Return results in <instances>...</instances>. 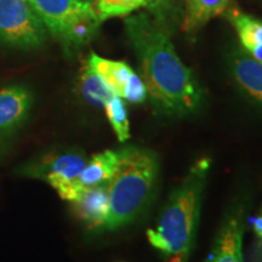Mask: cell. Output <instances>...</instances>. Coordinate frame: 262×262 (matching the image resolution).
Returning a JSON list of instances; mask_svg holds the SVG:
<instances>
[{"label":"cell","mask_w":262,"mask_h":262,"mask_svg":"<svg viewBox=\"0 0 262 262\" xmlns=\"http://www.w3.org/2000/svg\"><path fill=\"white\" fill-rule=\"evenodd\" d=\"M147 96H148V93H147V88L142 78L134 72L127 80L125 89L122 94V98H125L126 101L133 103H142L146 101Z\"/></svg>","instance_id":"d6986e66"},{"label":"cell","mask_w":262,"mask_h":262,"mask_svg":"<svg viewBox=\"0 0 262 262\" xmlns=\"http://www.w3.org/2000/svg\"><path fill=\"white\" fill-rule=\"evenodd\" d=\"M45 40V25L29 0H0V41L37 48Z\"/></svg>","instance_id":"277c9868"},{"label":"cell","mask_w":262,"mask_h":262,"mask_svg":"<svg viewBox=\"0 0 262 262\" xmlns=\"http://www.w3.org/2000/svg\"><path fill=\"white\" fill-rule=\"evenodd\" d=\"M29 3L56 38L73 19L94 9L93 4L79 0H29Z\"/></svg>","instance_id":"8992f818"},{"label":"cell","mask_w":262,"mask_h":262,"mask_svg":"<svg viewBox=\"0 0 262 262\" xmlns=\"http://www.w3.org/2000/svg\"><path fill=\"white\" fill-rule=\"evenodd\" d=\"M118 153V168L108 185L110 214L106 229L124 227L143 211L152 195L159 170L158 159L152 150L126 146Z\"/></svg>","instance_id":"3957f363"},{"label":"cell","mask_w":262,"mask_h":262,"mask_svg":"<svg viewBox=\"0 0 262 262\" xmlns=\"http://www.w3.org/2000/svg\"><path fill=\"white\" fill-rule=\"evenodd\" d=\"M31 94L22 86H8L0 90V136L8 135L27 116Z\"/></svg>","instance_id":"30bf717a"},{"label":"cell","mask_w":262,"mask_h":262,"mask_svg":"<svg viewBox=\"0 0 262 262\" xmlns=\"http://www.w3.org/2000/svg\"><path fill=\"white\" fill-rule=\"evenodd\" d=\"M101 22L102 21L98 17L96 10L94 8L73 19L57 35V38L60 39L66 50L72 52L88 44L94 38Z\"/></svg>","instance_id":"8fae6325"},{"label":"cell","mask_w":262,"mask_h":262,"mask_svg":"<svg viewBox=\"0 0 262 262\" xmlns=\"http://www.w3.org/2000/svg\"><path fill=\"white\" fill-rule=\"evenodd\" d=\"M229 19L237 29L239 40L247 52H253L262 45V19L232 9Z\"/></svg>","instance_id":"2e32d148"},{"label":"cell","mask_w":262,"mask_h":262,"mask_svg":"<svg viewBox=\"0 0 262 262\" xmlns=\"http://www.w3.org/2000/svg\"><path fill=\"white\" fill-rule=\"evenodd\" d=\"M88 63L103 78V80L106 81L108 86L113 90V93L117 96L122 97L127 80H129L130 75L134 73L133 68L129 64L122 61L107 60V58L100 57L96 54L90 55Z\"/></svg>","instance_id":"4fadbf2b"},{"label":"cell","mask_w":262,"mask_h":262,"mask_svg":"<svg viewBox=\"0 0 262 262\" xmlns=\"http://www.w3.org/2000/svg\"><path fill=\"white\" fill-rule=\"evenodd\" d=\"M81 3H89V4H93L95 5V3H96V0H79Z\"/></svg>","instance_id":"7402d4cb"},{"label":"cell","mask_w":262,"mask_h":262,"mask_svg":"<svg viewBox=\"0 0 262 262\" xmlns=\"http://www.w3.org/2000/svg\"><path fill=\"white\" fill-rule=\"evenodd\" d=\"M229 70L238 86L255 103L262 106V63L249 52L235 49L229 56Z\"/></svg>","instance_id":"ba28073f"},{"label":"cell","mask_w":262,"mask_h":262,"mask_svg":"<svg viewBox=\"0 0 262 262\" xmlns=\"http://www.w3.org/2000/svg\"><path fill=\"white\" fill-rule=\"evenodd\" d=\"M147 2H148V0H147ZM147 2H146V3H147Z\"/></svg>","instance_id":"603a6c76"},{"label":"cell","mask_w":262,"mask_h":262,"mask_svg":"<svg viewBox=\"0 0 262 262\" xmlns=\"http://www.w3.org/2000/svg\"><path fill=\"white\" fill-rule=\"evenodd\" d=\"M243 234V216L241 211H234L221 227L206 262H244Z\"/></svg>","instance_id":"52a82bcc"},{"label":"cell","mask_w":262,"mask_h":262,"mask_svg":"<svg viewBox=\"0 0 262 262\" xmlns=\"http://www.w3.org/2000/svg\"><path fill=\"white\" fill-rule=\"evenodd\" d=\"M80 91L85 100L95 107L104 108L111 98L117 96L103 78L89 63H86L81 73Z\"/></svg>","instance_id":"9a60e30c"},{"label":"cell","mask_w":262,"mask_h":262,"mask_svg":"<svg viewBox=\"0 0 262 262\" xmlns=\"http://www.w3.org/2000/svg\"><path fill=\"white\" fill-rule=\"evenodd\" d=\"M72 204L77 215L89 227H104L110 214L108 186L84 188Z\"/></svg>","instance_id":"9c48e42d"},{"label":"cell","mask_w":262,"mask_h":262,"mask_svg":"<svg viewBox=\"0 0 262 262\" xmlns=\"http://www.w3.org/2000/svg\"><path fill=\"white\" fill-rule=\"evenodd\" d=\"M125 26L156 110L170 117L195 113L204 100L203 90L192 71L180 60L166 31L145 14L127 18Z\"/></svg>","instance_id":"6da1fadb"},{"label":"cell","mask_w":262,"mask_h":262,"mask_svg":"<svg viewBox=\"0 0 262 262\" xmlns=\"http://www.w3.org/2000/svg\"><path fill=\"white\" fill-rule=\"evenodd\" d=\"M229 0H188L183 31L195 32L227 9Z\"/></svg>","instance_id":"5bb4252c"},{"label":"cell","mask_w":262,"mask_h":262,"mask_svg":"<svg viewBox=\"0 0 262 262\" xmlns=\"http://www.w3.org/2000/svg\"><path fill=\"white\" fill-rule=\"evenodd\" d=\"M254 231L256 237L260 239V242L262 243V212L260 215L255 219L254 221Z\"/></svg>","instance_id":"ffe728a7"},{"label":"cell","mask_w":262,"mask_h":262,"mask_svg":"<svg viewBox=\"0 0 262 262\" xmlns=\"http://www.w3.org/2000/svg\"><path fill=\"white\" fill-rule=\"evenodd\" d=\"M86 163V157L79 150H64L47 157L31 169V173L45 180L63 201L73 203L84 191L80 175Z\"/></svg>","instance_id":"5b68a950"},{"label":"cell","mask_w":262,"mask_h":262,"mask_svg":"<svg viewBox=\"0 0 262 262\" xmlns=\"http://www.w3.org/2000/svg\"><path fill=\"white\" fill-rule=\"evenodd\" d=\"M146 4V0H96L94 8L101 21L114 16H124Z\"/></svg>","instance_id":"ac0fdd59"},{"label":"cell","mask_w":262,"mask_h":262,"mask_svg":"<svg viewBox=\"0 0 262 262\" xmlns=\"http://www.w3.org/2000/svg\"><path fill=\"white\" fill-rule=\"evenodd\" d=\"M210 166L209 158L194 162L164 204L155 227L147 231L148 242L159 251L163 262L189 260Z\"/></svg>","instance_id":"7a4b0ae2"},{"label":"cell","mask_w":262,"mask_h":262,"mask_svg":"<svg viewBox=\"0 0 262 262\" xmlns=\"http://www.w3.org/2000/svg\"><path fill=\"white\" fill-rule=\"evenodd\" d=\"M250 55L255 58V60L262 63V45L261 47H258L257 49H255L253 52H250Z\"/></svg>","instance_id":"44dd1931"},{"label":"cell","mask_w":262,"mask_h":262,"mask_svg":"<svg viewBox=\"0 0 262 262\" xmlns=\"http://www.w3.org/2000/svg\"><path fill=\"white\" fill-rule=\"evenodd\" d=\"M119 162L118 150H103L88 160L80 175V183L84 188L108 186L116 173Z\"/></svg>","instance_id":"7c38bea8"},{"label":"cell","mask_w":262,"mask_h":262,"mask_svg":"<svg viewBox=\"0 0 262 262\" xmlns=\"http://www.w3.org/2000/svg\"><path fill=\"white\" fill-rule=\"evenodd\" d=\"M104 111L118 140L120 142H125L130 137V122L123 98L120 96L112 97L104 106Z\"/></svg>","instance_id":"e0dca14e"}]
</instances>
